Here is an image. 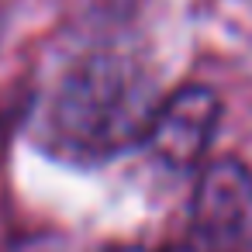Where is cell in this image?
I'll return each mask as SVG.
<instances>
[{
	"label": "cell",
	"instance_id": "1",
	"mask_svg": "<svg viewBox=\"0 0 252 252\" xmlns=\"http://www.w3.org/2000/svg\"><path fill=\"white\" fill-rule=\"evenodd\" d=\"M145 73L114 52L80 59L45 107V145L69 162H104L142 145L156 114Z\"/></svg>",
	"mask_w": 252,
	"mask_h": 252
},
{
	"label": "cell",
	"instance_id": "2",
	"mask_svg": "<svg viewBox=\"0 0 252 252\" xmlns=\"http://www.w3.org/2000/svg\"><path fill=\"white\" fill-rule=\"evenodd\" d=\"M193 252H252V173L218 159L200 173L190 207Z\"/></svg>",
	"mask_w": 252,
	"mask_h": 252
},
{
	"label": "cell",
	"instance_id": "3",
	"mask_svg": "<svg viewBox=\"0 0 252 252\" xmlns=\"http://www.w3.org/2000/svg\"><path fill=\"white\" fill-rule=\"evenodd\" d=\"M221 118V104L207 87H183L169 100H162L145 128L142 145L169 166V169H190L207 152L214 128Z\"/></svg>",
	"mask_w": 252,
	"mask_h": 252
},
{
	"label": "cell",
	"instance_id": "4",
	"mask_svg": "<svg viewBox=\"0 0 252 252\" xmlns=\"http://www.w3.org/2000/svg\"><path fill=\"white\" fill-rule=\"evenodd\" d=\"M7 138H11V114L4 111L0 114V156H4V149H7Z\"/></svg>",
	"mask_w": 252,
	"mask_h": 252
},
{
	"label": "cell",
	"instance_id": "5",
	"mask_svg": "<svg viewBox=\"0 0 252 252\" xmlns=\"http://www.w3.org/2000/svg\"><path fill=\"white\" fill-rule=\"evenodd\" d=\"M128 252H135V249H128Z\"/></svg>",
	"mask_w": 252,
	"mask_h": 252
}]
</instances>
